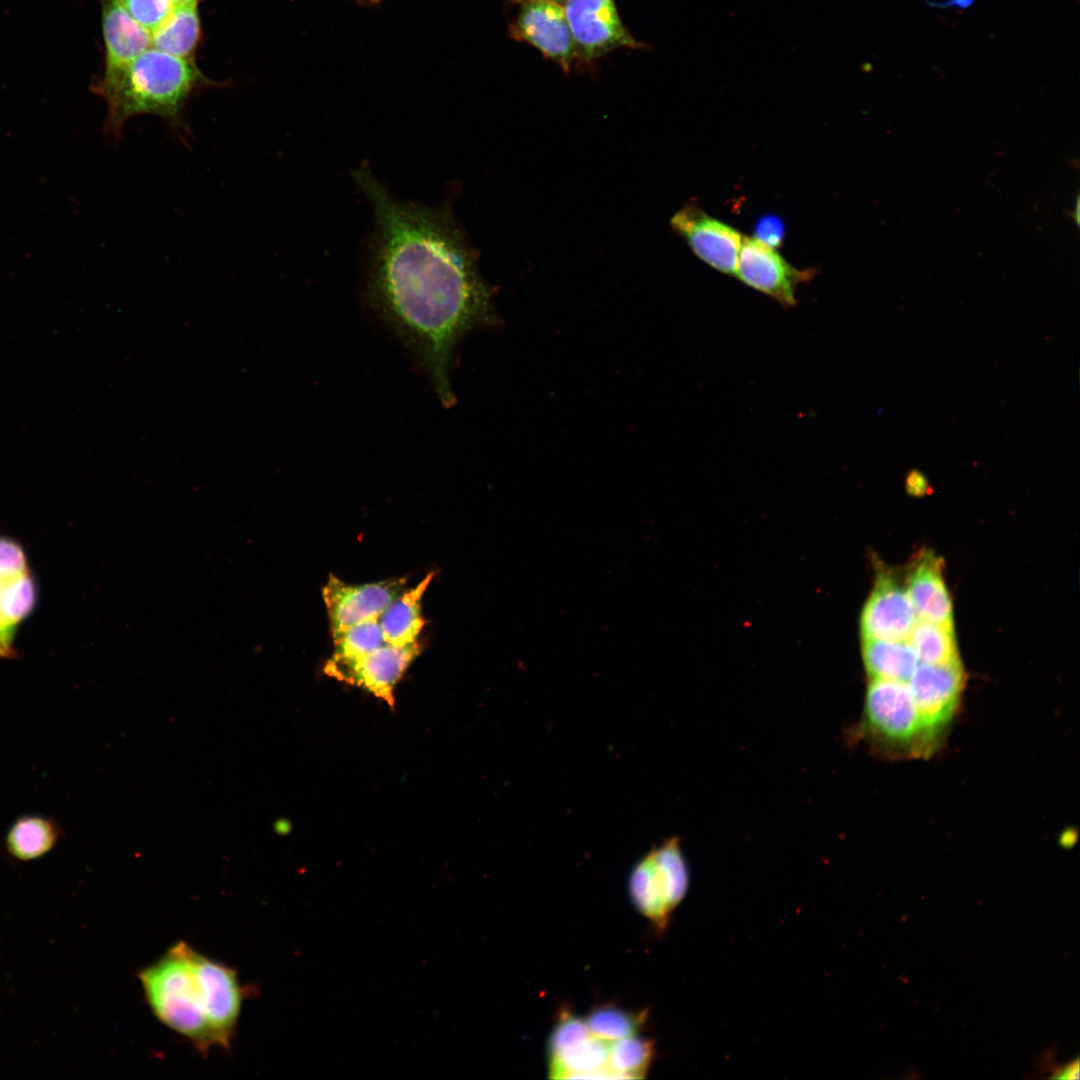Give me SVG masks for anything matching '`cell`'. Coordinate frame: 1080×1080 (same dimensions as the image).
<instances>
[{
	"instance_id": "obj_1",
	"label": "cell",
	"mask_w": 1080,
	"mask_h": 1080,
	"mask_svg": "<svg viewBox=\"0 0 1080 1080\" xmlns=\"http://www.w3.org/2000/svg\"><path fill=\"white\" fill-rule=\"evenodd\" d=\"M354 178L375 220L368 307L449 407L455 402L451 372L459 344L500 322L491 288L448 207L397 199L366 166Z\"/></svg>"
},
{
	"instance_id": "obj_2",
	"label": "cell",
	"mask_w": 1080,
	"mask_h": 1080,
	"mask_svg": "<svg viewBox=\"0 0 1080 1080\" xmlns=\"http://www.w3.org/2000/svg\"><path fill=\"white\" fill-rule=\"evenodd\" d=\"M215 85L205 78L191 59H183L149 47L108 85L93 89L107 103L105 132L119 139L127 120L156 115L185 145L192 132L184 118L191 96Z\"/></svg>"
},
{
	"instance_id": "obj_3",
	"label": "cell",
	"mask_w": 1080,
	"mask_h": 1080,
	"mask_svg": "<svg viewBox=\"0 0 1080 1080\" xmlns=\"http://www.w3.org/2000/svg\"><path fill=\"white\" fill-rule=\"evenodd\" d=\"M193 948L172 946L138 974L145 998L158 1020L206 1054L216 1046L193 966Z\"/></svg>"
},
{
	"instance_id": "obj_4",
	"label": "cell",
	"mask_w": 1080,
	"mask_h": 1080,
	"mask_svg": "<svg viewBox=\"0 0 1080 1080\" xmlns=\"http://www.w3.org/2000/svg\"><path fill=\"white\" fill-rule=\"evenodd\" d=\"M688 886L689 870L676 837L651 849L633 868L629 880L634 904L659 929L667 925Z\"/></svg>"
},
{
	"instance_id": "obj_5",
	"label": "cell",
	"mask_w": 1080,
	"mask_h": 1080,
	"mask_svg": "<svg viewBox=\"0 0 1080 1080\" xmlns=\"http://www.w3.org/2000/svg\"><path fill=\"white\" fill-rule=\"evenodd\" d=\"M565 13L572 31L576 64L589 65L620 49H643L624 25L615 0H569Z\"/></svg>"
},
{
	"instance_id": "obj_6",
	"label": "cell",
	"mask_w": 1080,
	"mask_h": 1080,
	"mask_svg": "<svg viewBox=\"0 0 1080 1080\" xmlns=\"http://www.w3.org/2000/svg\"><path fill=\"white\" fill-rule=\"evenodd\" d=\"M516 12L508 36L536 48L564 73L576 61L572 31L563 6L548 0H513Z\"/></svg>"
},
{
	"instance_id": "obj_7",
	"label": "cell",
	"mask_w": 1080,
	"mask_h": 1080,
	"mask_svg": "<svg viewBox=\"0 0 1080 1080\" xmlns=\"http://www.w3.org/2000/svg\"><path fill=\"white\" fill-rule=\"evenodd\" d=\"M36 602L37 586L23 547L0 536V659L16 656V632Z\"/></svg>"
},
{
	"instance_id": "obj_8",
	"label": "cell",
	"mask_w": 1080,
	"mask_h": 1080,
	"mask_svg": "<svg viewBox=\"0 0 1080 1080\" xmlns=\"http://www.w3.org/2000/svg\"><path fill=\"white\" fill-rule=\"evenodd\" d=\"M406 581L396 577L356 585L330 574L322 596L333 640L362 621L379 618L403 591Z\"/></svg>"
},
{
	"instance_id": "obj_9",
	"label": "cell",
	"mask_w": 1080,
	"mask_h": 1080,
	"mask_svg": "<svg viewBox=\"0 0 1080 1080\" xmlns=\"http://www.w3.org/2000/svg\"><path fill=\"white\" fill-rule=\"evenodd\" d=\"M192 960L216 1046L229 1048L238 1024L243 997L237 972L196 950H193Z\"/></svg>"
},
{
	"instance_id": "obj_10",
	"label": "cell",
	"mask_w": 1080,
	"mask_h": 1080,
	"mask_svg": "<svg viewBox=\"0 0 1080 1080\" xmlns=\"http://www.w3.org/2000/svg\"><path fill=\"white\" fill-rule=\"evenodd\" d=\"M814 275L813 270H799L775 249L753 238L744 237L736 275L747 286L773 298L784 307L796 305L797 287Z\"/></svg>"
},
{
	"instance_id": "obj_11",
	"label": "cell",
	"mask_w": 1080,
	"mask_h": 1080,
	"mask_svg": "<svg viewBox=\"0 0 1080 1080\" xmlns=\"http://www.w3.org/2000/svg\"><path fill=\"white\" fill-rule=\"evenodd\" d=\"M672 229L702 261L728 275H736L744 237L733 227L688 204L670 221Z\"/></svg>"
},
{
	"instance_id": "obj_12",
	"label": "cell",
	"mask_w": 1080,
	"mask_h": 1080,
	"mask_svg": "<svg viewBox=\"0 0 1080 1080\" xmlns=\"http://www.w3.org/2000/svg\"><path fill=\"white\" fill-rule=\"evenodd\" d=\"M418 642L394 646L384 644L376 650L350 661L330 659L325 665L327 675L372 692L389 705L394 704L393 690L420 653Z\"/></svg>"
},
{
	"instance_id": "obj_13",
	"label": "cell",
	"mask_w": 1080,
	"mask_h": 1080,
	"mask_svg": "<svg viewBox=\"0 0 1080 1080\" xmlns=\"http://www.w3.org/2000/svg\"><path fill=\"white\" fill-rule=\"evenodd\" d=\"M918 616L906 587L880 567L860 616L862 639L907 640Z\"/></svg>"
},
{
	"instance_id": "obj_14",
	"label": "cell",
	"mask_w": 1080,
	"mask_h": 1080,
	"mask_svg": "<svg viewBox=\"0 0 1080 1080\" xmlns=\"http://www.w3.org/2000/svg\"><path fill=\"white\" fill-rule=\"evenodd\" d=\"M105 45L104 70L91 90L110 84L142 52L151 47V33L139 25L119 0H100Z\"/></svg>"
},
{
	"instance_id": "obj_15",
	"label": "cell",
	"mask_w": 1080,
	"mask_h": 1080,
	"mask_svg": "<svg viewBox=\"0 0 1080 1080\" xmlns=\"http://www.w3.org/2000/svg\"><path fill=\"white\" fill-rule=\"evenodd\" d=\"M906 583L918 618L953 627V606L941 558L932 551L920 552L908 571Z\"/></svg>"
},
{
	"instance_id": "obj_16",
	"label": "cell",
	"mask_w": 1080,
	"mask_h": 1080,
	"mask_svg": "<svg viewBox=\"0 0 1080 1080\" xmlns=\"http://www.w3.org/2000/svg\"><path fill=\"white\" fill-rule=\"evenodd\" d=\"M63 830L52 818L26 815L18 818L8 829L3 848L17 862H29L45 856L62 840Z\"/></svg>"
},
{
	"instance_id": "obj_17",
	"label": "cell",
	"mask_w": 1080,
	"mask_h": 1080,
	"mask_svg": "<svg viewBox=\"0 0 1080 1080\" xmlns=\"http://www.w3.org/2000/svg\"><path fill=\"white\" fill-rule=\"evenodd\" d=\"M433 572L427 574L416 586L401 592L379 617L383 639L386 644L405 646L417 642L424 627L421 616V599Z\"/></svg>"
},
{
	"instance_id": "obj_18",
	"label": "cell",
	"mask_w": 1080,
	"mask_h": 1080,
	"mask_svg": "<svg viewBox=\"0 0 1080 1080\" xmlns=\"http://www.w3.org/2000/svg\"><path fill=\"white\" fill-rule=\"evenodd\" d=\"M199 1L176 3L169 16L151 32V47L192 60L201 35Z\"/></svg>"
},
{
	"instance_id": "obj_19",
	"label": "cell",
	"mask_w": 1080,
	"mask_h": 1080,
	"mask_svg": "<svg viewBox=\"0 0 1080 1080\" xmlns=\"http://www.w3.org/2000/svg\"><path fill=\"white\" fill-rule=\"evenodd\" d=\"M907 641L922 662L945 664L961 660L953 627L918 618Z\"/></svg>"
},
{
	"instance_id": "obj_20",
	"label": "cell",
	"mask_w": 1080,
	"mask_h": 1080,
	"mask_svg": "<svg viewBox=\"0 0 1080 1080\" xmlns=\"http://www.w3.org/2000/svg\"><path fill=\"white\" fill-rule=\"evenodd\" d=\"M654 1054L653 1042L629 1036L616 1040L610 1056L614 1078H639L648 1070Z\"/></svg>"
},
{
	"instance_id": "obj_21",
	"label": "cell",
	"mask_w": 1080,
	"mask_h": 1080,
	"mask_svg": "<svg viewBox=\"0 0 1080 1080\" xmlns=\"http://www.w3.org/2000/svg\"><path fill=\"white\" fill-rule=\"evenodd\" d=\"M333 641L335 650L331 659L339 661L358 659L386 644L379 618L362 621Z\"/></svg>"
},
{
	"instance_id": "obj_22",
	"label": "cell",
	"mask_w": 1080,
	"mask_h": 1080,
	"mask_svg": "<svg viewBox=\"0 0 1080 1080\" xmlns=\"http://www.w3.org/2000/svg\"><path fill=\"white\" fill-rule=\"evenodd\" d=\"M585 1022L592 1034L609 1041L636 1035L640 1024L636 1017L614 1008L598 1009Z\"/></svg>"
},
{
	"instance_id": "obj_23",
	"label": "cell",
	"mask_w": 1080,
	"mask_h": 1080,
	"mask_svg": "<svg viewBox=\"0 0 1080 1080\" xmlns=\"http://www.w3.org/2000/svg\"><path fill=\"white\" fill-rule=\"evenodd\" d=\"M127 13L150 33L172 12L175 0H119Z\"/></svg>"
},
{
	"instance_id": "obj_24",
	"label": "cell",
	"mask_w": 1080,
	"mask_h": 1080,
	"mask_svg": "<svg viewBox=\"0 0 1080 1080\" xmlns=\"http://www.w3.org/2000/svg\"><path fill=\"white\" fill-rule=\"evenodd\" d=\"M785 226L780 217L773 214L761 216L754 227V238L776 249L784 240Z\"/></svg>"
},
{
	"instance_id": "obj_25",
	"label": "cell",
	"mask_w": 1080,
	"mask_h": 1080,
	"mask_svg": "<svg viewBox=\"0 0 1080 1080\" xmlns=\"http://www.w3.org/2000/svg\"><path fill=\"white\" fill-rule=\"evenodd\" d=\"M907 491L916 496L927 494L930 489L927 478L918 470H911L906 477Z\"/></svg>"
},
{
	"instance_id": "obj_26",
	"label": "cell",
	"mask_w": 1080,
	"mask_h": 1080,
	"mask_svg": "<svg viewBox=\"0 0 1080 1080\" xmlns=\"http://www.w3.org/2000/svg\"><path fill=\"white\" fill-rule=\"evenodd\" d=\"M976 0H928L927 5L931 8L937 9H967L973 5Z\"/></svg>"
},
{
	"instance_id": "obj_27",
	"label": "cell",
	"mask_w": 1080,
	"mask_h": 1080,
	"mask_svg": "<svg viewBox=\"0 0 1080 1080\" xmlns=\"http://www.w3.org/2000/svg\"><path fill=\"white\" fill-rule=\"evenodd\" d=\"M1078 1072H1079V1065H1078V1061L1076 1060L1074 1063H1072V1064H1070V1065H1068L1066 1067H1063L1060 1071H1058V1073H1054V1075L1052 1077H1054V1078L1055 1077L1056 1078H1065V1079H1071L1072 1078L1073 1079V1078H1078V1076H1079Z\"/></svg>"
},
{
	"instance_id": "obj_28",
	"label": "cell",
	"mask_w": 1080,
	"mask_h": 1080,
	"mask_svg": "<svg viewBox=\"0 0 1080 1080\" xmlns=\"http://www.w3.org/2000/svg\"><path fill=\"white\" fill-rule=\"evenodd\" d=\"M548 1H551V2H553V3H556V4H558V5H561V6H563V7H564V6H565V4H566V3H567V2L569 1V0H548Z\"/></svg>"
},
{
	"instance_id": "obj_29",
	"label": "cell",
	"mask_w": 1080,
	"mask_h": 1080,
	"mask_svg": "<svg viewBox=\"0 0 1080 1080\" xmlns=\"http://www.w3.org/2000/svg\"><path fill=\"white\" fill-rule=\"evenodd\" d=\"M190 1H193V0H175L176 3L190 2Z\"/></svg>"
},
{
	"instance_id": "obj_30",
	"label": "cell",
	"mask_w": 1080,
	"mask_h": 1080,
	"mask_svg": "<svg viewBox=\"0 0 1080 1080\" xmlns=\"http://www.w3.org/2000/svg\"><path fill=\"white\" fill-rule=\"evenodd\" d=\"M369 1H373V2H375V1H378V0H369Z\"/></svg>"
}]
</instances>
